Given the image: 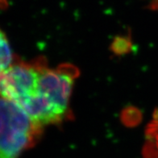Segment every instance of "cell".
Listing matches in <instances>:
<instances>
[{
	"instance_id": "1",
	"label": "cell",
	"mask_w": 158,
	"mask_h": 158,
	"mask_svg": "<svg viewBox=\"0 0 158 158\" xmlns=\"http://www.w3.org/2000/svg\"><path fill=\"white\" fill-rule=\"evenodd\" d=\"M78 70L62 64L54 68L44 64L40 77L35 102L27 116L41 128L62 123L70 115V98Z\"/></svg>"
},
{
	"instance_id": "2",
	"label": "cell",
	"mask_w": 158,
	"mask_h": 158,
	"mask_svg": "<svg viewBox=\"0 0 158 158\" xmlns=\"http://www.w3.org/2000/svg\"><path fill=\"white\" fill-rule=\"evenodd\" d=\"M42 131L15 104L0 98V158H19Z\"/></svg>"
},
{
	"instance_id": "3",
	"label": "cell",
	"mask_w": 158,
	"mask_h": 158,
	"mask_svg": "<svg viewBox=\"0 0 158 158\" xmlns=\"http://www.w3.org/2000/svg\"><path fill=\"white\" fill-rule=\"evenodd\" d=\"M15 60L8 39L3 31L0 29V75L5 73Z\"/></svg>"
},
{
	"instance_id": "4",
	"label": "cell",
	"mask_w": 158,
	"mask_h": 158,
	"mask_svg": "<svg viewBox=\"0 0 158 158\" xmlns=\"http://www.w3.org/2000/svg\"><path fill=\"white\" fill-rule=\"evenodd\" d=\"M143 155L145 158H158V116L148 129Z\"/></svg>"
},
{
	"instance_id": "5",
	"label": "cell",
	"mask_w": 158,
	"mask_h": 158,
	"mask_svg": "<svg viewBox=\"0 0 158 158\" xmlns=\"http://www.w3.org/2000/svg\"><path fill=\"white\" fill-rule=\"evenodd\" d=\"M6 6V0H0V8L5 7Z\"/></svg>"
}]
</instances>
